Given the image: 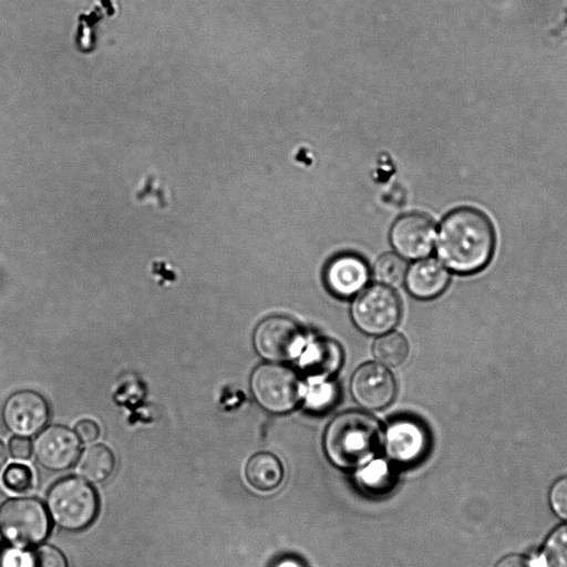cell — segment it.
<instances>
[{
    "instance_id": "6da1fadb",
    "label": "cell",
    "mask_w": 567,
    "mask_h": 567,
    "mask_svg": "<svg viewBox=\"0 0 567 567\" xmlns=\"http://www.w3.org/2000/svg\"><path fill=\"white\" fill-rule=\"evenodd\" d=\"M437 254L452 270L470 274L485 267L495 248V230L488 216L475 207H460L443 219Z\"/></svg>"
},
{
    "instance_id": "7a4b0ae2",
    "label": "cell",
    "mask_w": 567,
    "mask_h": 567,
    "mask_svg": "<svg viewBox=\"0 0 567 567\" xmlns=\"http://www.w3.org/2000/svg\"><path fill=\"white\" fill-rule=\"evenodd\" d=\"M381 427L370 414L348 411L328 425L323 447L328 458L342 468L355 467L373 456L380 442Z\"/></svg>"
},
{
    "instance_id": "3957f363",
    "label": "cell",
    "mask_w": 567,
    "mask_h": 567,
    "mask_svg": "<svg viewBox=\"0 0 567 567\" xmlns=\"http://www.w3.org/2000/svg\"><path fill=\"white\" fill-rule=\"evenodd\" d=\"M45 507L51 522L66 532L89 527L99 512V497L93 486L80 476H66L48 491Z\"/></svg>"
},
{
    "instance_id": "277c9868",
    "label": "cell",
    "mask_w": 567,
    "mask_h": 567,
    "mask_svg": "<svg viewBox=\"0 0 567 567\" xmlns=\"http://www.w3.org/2000/svg\"><path fill=\"white\" fill-rule=\"evenodd\" d=\"M45 505L34 497L10 498L0 505V534L14 548L35 547L50 534Z\"/></svg>"
},
{
    "instance_id": "5b68a950",
    "label": "cell",
    "mask_w": 567,
    "mask_h": 567,
    "mask_svg": "<svg viewBox=\"0 0 567 567\" xmlns=\"http://www.w3.org/2000/svg\"><path fill=\"white\" fill-rule=\"evenodd\" d=\"M250 389L260 406L277 414L292 410L302 393L296 372L277 363L257 367L250 378Z\"/></svg>"
},
{
    "instance_id": "8992f818",
    "label": "cell",
    "mask_w": 567,
    "mask_h": 567,
    "mask_svg": "<svg viewBox=\"0 0 567 567\" xmlns=\"http://www.w3.org/2000/svg\"><path fill=\"white\" fill-rule=\"evenodd\" d=\"M351 317L362 332L371 336L384 334L399 322L401 302L388 286L373 285L353 300Z\"/></svg>"
},
{
    "instance_id": "52a82bcc",
    "label": "cell",
    "mask_w": 567,
    "mask_h": 567,
    "mask_svg": "<svg viewBox=\"0 0 567 567\" xmlns=\"http://www.w3.org/2000/svg\"><path fill=\"white\" fill-rule=\"evenodd\" d=\"M254 346L258 354L271 362L292 359L303 347L299 326L290 318L271 316L264 319L255 329Z\"/></svg>"
},
{
    "instance_id": "ba28073f",
    "label": "cell",
    "mask_w": 567,
    "mask_h": 567,
    "mask_svg": "<svg viewBox=\"0 0 567 567\" xmlns=\"http://www.w3.org/2000/svg\"><path fill=\"white\" fill-rule=\"evenodd\" d=\"M81 453V441L74 430L53 424L42 429L32 442L37 463L51 472H62L75 464Z\"/></svg>"
},
{
    "instance_id": "9c48e42d",
    "label": "cell",
    "mask_w": 567,
    "mask_h": 567,
    "mask_svg": "<svg viewBox=\"0 0 567 567\" xmlns=\"http://www.w3.org/2000/svg\"><path fill=\"white\" fill-rule=\"evenodd\" d=\"M49 419L47 400L33 390L12 393L2 406V421L14 435L33 436L45 427Z\"/></svg>"
},
{
    "instance_id": "30bf717a",
    "label": "cell",
    "mask_w": 567,
    "mask_h": 567,
    "mask_svg": "<svg viewBox=\"0 0 567 567\" xmlns=\"http://www.w3.org/2000/svg\"><path fill=\"white\" fill-rule=\"evenodd\" d=\"M350 391L360 406L380 410L392 402L396 386L392 374L384 365L365 363L353 373Z\"/></svg>"
},
{
    "instance_id": "8fae6325",
    "label": "cell",
    "mask_w": 567,
    "mask_h": 567,
    "mask_svg": "<svg viewBox=\"0 0 567 567\" xmlns=\"http://www.w3.org/2000/svg\"><path fill=\"white\" fill-rule=\"evenodd\" d=\"M430 444L424 424L413 417L402 416L391 421L384 439L386 456L398 463H411L421 458Z\"/></svg>"
},
{
    "instance_id": "7c38bea8",
    "label": "cell",
    "mask_w": 567,
    "mask_h": 567,
    "mask_svg": "<svg viewBox=\"0 0 567 567\" xmlns=\"http://www.w3.org/2000/svg\"><path fill=\"white\" fill-rule=\"evenodd\" d=\"M390 239L401 257L421 259L433 248L435 226L425 215L406 214L393 224Z\"/></svg>"
},
{
    "instance_id": "4fadbf2b",
    "label": "cell",
    "mask_w": 567,
    "mask_h": 567,
    "mask_svg": "<svg viewBox=\"0 0 567 567\" xmlns=\"http://www.w3.org/2000/svg\"><path fill=\"white\" fill-rule=\"evenodd\" d=\"M368 278L369 269L365 261L352 254L334 257L324 272L327 286L340 297H351L361 291Z\"/></svg>"
},
{
    "instance_id": "5bb4252c",
    "label": "cell",
    "mask_w": 567,
    "mask_h": 567,
    "mask_svg": "<svg viewBox=\"0 0 567 567\" xmlns=\"http://www.w3.org/2000/svg\"><path fill=\"white\" fill-rule=\"evenodd\" d=\"M300 353L299 367L312 379H326L332 375L342 362L340 346L327 338L312 339Z\"/></svg>"
},
{
    "instance_id": "9a60e30c",
    "label": "cell",
    "mask_w": 567,
    "mask_h": 567,
    "mask_svg": "<svg viewBox=\"0 0 567 567\" xmlns=\"http://www.w3.org/2000/svg\"><path fill=\"white\" fill-rule=\"evenodd\" d=\"M404 280L411 295L420 299H431L445 289L449 272L436 259L426 258L414 262L408 269Z\"/></svg>"
},
{
    "instance_id": "2e32d148",
    "label": "cell",
    "mask_w": 567,
    "mask_h": 567,
    "mask_svg": "<svg viewBox=\"0 0 567 567\" xmlns=\"http://www.w3.org/2000/svg\"><path fill=\"white\" fill-rule=\"evenodd\" d=\"M245 477L252 488L259 492H271L281 484L284 467L272 453L259 452L247 461Z\"/></svg>"
},
{
    "instance_id": "e0dca14e",
    "label": "cell",
    "mask_w": 567,
    "mask_h": 567,
    "mask_svg": "<svg viewBox=\"0 0 567 567\" xmlns=\"http://www.w3.org/2000/svg\"><path fill=\"white\" fill-rule=\"evenodd\" d=\"M114 466V455L112 451L103 444H94L84 449L75 462L78 476L90 484L105 482L113 474Z\"/></svg>"
},
{
    "instance_id": "ac0fdd59",
    "label": "cell",
    "mask_w": 567,
    "mask_h": 567,
    "mask_svg": "<svg viewBox=\"0 0 567 567\" xmlns=\"http://www.w3.org/2000/svg\"><path fill=\"white\" fill-rule=\"evenodd\" d=\"M408 352V341L398 332L384 333L373 344V355L384 367L400 365L406 359Z\"/></svg>"
},
{
    "instance_id": "d6986e66",
    "label": "cell",
    "mask_w": 567,
    "mask_h": 567,
    "mask_svg": "<svg viewBox=\"0 0 567 567\" xmlns=\"http://www.w3.org/2000/svg\"><path fill=\"white\" fill-rule=\"evenodd\" d=\"M539 567H567V523L554 528L545 539Z\"/></svg>"
},
{
    "instance_id": "ffe728a7",
    "label": "cell",
    "mask_w": 567,
    "mask_h": 567,
    "mask_svg": "<svg viewBox=\"0 0 567 567\" xmlns=\"http://www.w3.org/2000/svg\"><path fill=\"white\" fill-rule=\"evenodd\" d=\"M406 262L400 255L388 252L380 256L373 266L374 278L384 286L396 287L405 279Z\"/></svg>"
},
{
    "instance_id": "44dd1931",
    "label": "cell",
    "mask_w": 567,
    "mask_h": 567,
    "mask_svg": "<svg viewBox=\"0 0 567 567\" xmlns=\"http://www.w3.org/2000/svg\"><path fill=\"white\" fill-rule=\"evenodd\" d=\"M358 481L368 492L380 494L393 486L395 477L384 462L374 461L358 473Z\"/></svg>"
},
{
    "instance_id": "7402d4cb",
    "label": "cell",
    "mask_w": 567,
    "mask_h": 567,
    "mask_svg": "<svg viewBox=\"0 0 567 567\" xmlns=\"http://www.w3.org/2000/svg\"><path fill=\"white\" fill-rule=\"evenodd\" d=\"M338 398V390L324 379H315L305 391L306 406L313 412L328 411Z\"/></svg>"
},
{
    "instance_id": "603a6c76",
    "label": "cell",
    "mask_w": 567,
    "mask_h": 567,
    "mask_svg": "<svg viewBox=\"0 0 567 567\" xmlns=\"http://www.w3.org/2000/svg\"><path fill=\"white\" fill-rule=\"evenodd\" d=\"M25 567H69V563L59 548L41 543L27 551Z\"/></svg>"
},
{
    "instance_id": "cb8c5ba5",
    "label": "cell",
    "mask_w": 567,
    "mask_h": 567,
    "mask_svg": "<svg viewBox=\"0 0 567 567\" xmlns=\"http://www.w3.org/2000/svg\"><path fill=\"white\" fill-rule=\"evenodd\" d=\"M2 482L11 492L21 494L31 488L33 474L27 465L11 464L4 470Z\"/></svg>"
},
{
    "instance_id": "d4e9b609",
    "label": "cell",
    "mask_w": 567,
    "mask_h": 567,
    "mask_svg": "<svg viewBox=\"0 0 567 567\" xmlns=\"http://www.w3.org/2000/svg\"><path fill=\"white\" fill-rule=\"evenodd\" d=\"M548 502L553 512L567 520V476L556 480L549 488Z\"/></svg>"
},
{
    "instance_id": "484cf974",
    "label": "cell",
    "mask_w": 567,
    "mask_h": 567,
    "mask_svg": "<svg viewBox=\"0 0 567 567\" xmlns=\"http://www.w3.org/2000/svg\"><path fill=\"white\" fill-rule=\"evenodd\" d=\"M9 453L14 460H29L32 455V442L29 437L16 435L9 441Z\"/></svg>"
},
{
    "instance_id": "4316f807",
    "label": "cell",
    "mask_w": 567,
    "mask_h": 567,
    "mask_svg": "<svg viewBox=\"0 0 567 567\" xmlns=\"http://www.w3.org/2000/svg\"><path fill=\"white\" fill-rule=\"evenodd\" d=\"M74 432L82 443H92L100 436V427L92 420H81L74 426Z\"/></svg>"
},
{
    "instance_id": "83f0119b",
    "label": "cell",
    "mask_w": 567,
    "mask_h": 567,
    "mask_svg": "<svg viewBox=\"0 0 567 567\" xmlns=\"http://www.w3.org/2000/svg\"><path fill=\"white\" fill-rule=\"evenodd\" d=\"M494 567H537L528 557L520 554H509L502 557Z\"/></svg>"
},
{
    "instance_id": "f1b7e54d",
    "label": "cell",
    "mask_w": 567,
    "mask_h": 567,
    "mask_svg": "<svg viewBox=\"0 0 567 567\" xmlns=\"http://www.w3.org/2000/svg\"><path fill=\"white\" fill-rule=\"evenodd\" d=\"M27 551L20 548L8 550L2 558V567H25Z\"/></svg>"
},
{
    "instance_id": "f546056e",
    "label": "cell",
    "mask_w": 567,
    "mask_h": 567,
    "mask_svg": "<svg viewBox=\"0 0 567 567\" xmlns=\"http://www.w3.org/2000/svg\"><path fill=\"white\" fill-rule=\"evenodd\" d=\"M7 461V449L4 444L0 441V470L4 465Z\"/></svg>"
}]
</instances>
